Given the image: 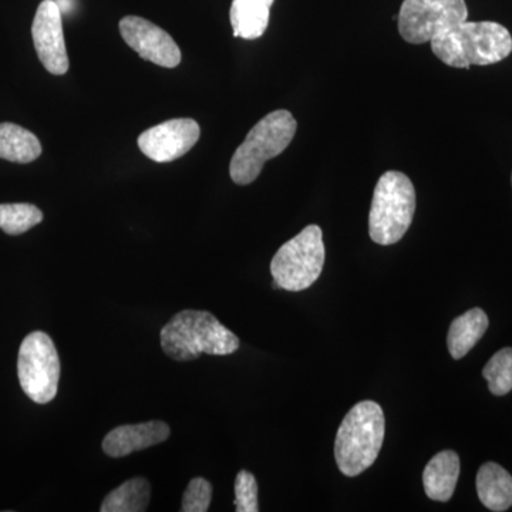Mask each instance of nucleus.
I'll return each mask as SVG.
<instances>
[{
  "label": "nucleus",
  "mask_w": 512,
  "mask_h": 512,
  "mask_svg": "<svg viewBox=\"0 0 512 512\" xmlns=\"http://www.w3.org/2000/svg\"><path fill=\"white\" fill-rule=\"evenodd\" d=\"M416 211V190L400 171H387L377 181L369 214V234L379 245H393L409 231Z\"/></svg>",
  "instance_id": "39448f33"
},
{
  "label": "nucleus",
  "mask_w": 512,
  "mask_h": 512,
  "mask_svg": "<svg viewBox=\"0 0 512 512\" xmlns=\"http://www.w3.org/2000/svg\"><path fill=\"white\" fill-rule=\"evenodd\" d=\"M161 348L165 355L177 362L198 359L205 353L228 356L239 349L235 333L210 312H178L160 332Z\"/></svg>",
  "instance_id": "f03ea898"
},
{
  "label": "nucleus",
  "mask_w": 512,
  "mask_h": 512,
  "mask_svg": "<svg viewBox=\"0 0 512 512\" xmlns=\"http://www.w3.org/2000/svg\"><path fill=\"white\" fill-rule=\"evenodd\" d=\"M488 325V316L480 308L470 309L454 319L447 336L448 350L453 359H463L483 338Z\"/></svg>",
  "instance_id": "dca6fc26"
},
{
  "label": "nucleus",
  "mask_w": 512,
  "mask_h": 512,
  "mask_svg": "<svg viewBox=\"0 0 512 512\" xmlns=\"http://www.w3.org/2000/svg\"><path fill=\"white\" fill-rule=\"evenodd\" d=\"M235 510L258 512V483L248 471H239L235 480Z\"/></svg>",
  "instance_id": "412c9836"
},
{
  "label": "nucleus",
  "mask_w": 512,
  "mask_h": 512,
  "mask_svg": "<svg viewBox=\"0 0 512 512\" xmlns=\"http://www.w3.org/2000/svg\"><path fill=\"white\" fill-rule=\"evenodd\" d=\"M467 18L466 0H404L397 16L400 35L412 45L431 42Z\"/></svg>",
  "instance_id": "6e6552de"
},
{
  "label": "nucleus",
  "mask_w": 512,
  "mask_h": 512,
  "mask_svg": "<svg viewBox=\"0 0 512 512\" xmlns=\"http://www.w3.org/2000/svg\"><path fill=\"white\" fill-rule=\"evenodd\" d=\"M325 244L319 225H309L285 242L271 262L276 288L301 292L318 281L325 265Z\"/></svg>",
  "instance_id": "423d86ee"
},
{
  "label": "nucleus",
  "mask_w": 512,
  "mask_h": 512,
  "mask_svg": "<svg viewBox=\"0 0 512 512\" xmlns=\"http://www.w3.org/2000/svg\"><path fill=\"white\" fill-rule=\"evenodd\" d=\"M43 221V212L32 204H0V229L8 235L28 232Z\"/></svg>",
  "instance_id": "6ab92c4d"
},
{
  "label": "nucleus",
  "mask_w": 512,
  "mask_h": 512,
  "mask_svg": "<svg viewBox=\"0 0 512 512\" xmlns=\"http://www.w3.org/2000/svg\"><path fill=\"white\" fill-rule=\"evenodd\" d=\"M212 500V485L205 478L197 477L190 481L181 504L184 512H207Z\"/></svg>",
  "instance_id": "4be33fe9"
},
{
  "label": "nucleus",
  "mask_w": 512,
  "mask_h": 512,
  "mask_svg": "<svg viewBox=\"0 0 512 512\" xmlns=\"http://www.w3.org/2000/svg\"><path fill=\"white\" fill-rule=\"evenodd\" d=\"M18 376L23 392L37 404L52 402L59 389L60 359L45 332H33L20 345Z\"/></svg>",
  "instance_id": "0eeeda50"
},
{
  "label": "nucleus",
  "mask_w": 512,
  "mask_h": 512,
  "mask_svg": "<svg viewBox=\"0 0 512 512\" xmlns=\"http://www.w3.org/2000/svg\"><path fill=\"white\" fill-rule=\"evenodd\" d=\"M460 476V458L451 450L436 454L423 473L424 491L433 501L447 503L453 497Z\"/></svg>",
  "instance_id": "ddd939ff"
},
{
  "label": "nucleus",
  "mask_w": 512,
  "mask_h": 512,
  "mask_svg": "<svg viewBox=\"0 0 512 512\" xmlns=\"http://www.w3.org/2000/svg\"><path fill=\"white\" fill-rule=\"evenodd\" d=\"M119 28L124 42L141 59L167 69H174L181 63L183 55L173 37L150 20L126 16L120 20Z\"/></svg>",
  "instance_id": "1a4fd4ad"
},
{
  "label": "nucleus",
  "mask_w": 512,
  "mask_h": 512,
  "mask_svg": "<svg viewBox=\"0 0 512 512\" xmlns=\"http://www.w3.org/2000/svg\"><path fill=\"white\" fill-rule=\"evenodd\" d=\"M42 154L35 134L13 123L0 124V158L12 163L29 164Z\"/></svg>",
  "instance_id": "f3484780"
},
{
  "label": "nucleus",
  "mask_w": 512,
  "mask_h": 512,
  "mask_svg": "<svg viewBox=\"0 0 512 512\" xmlns=\"http://www.w3.org/2000/svg\"><path fill=\"white\" fill-rule=\"evenodd\" d=\"M37 56L47 72L63 76L69 72V56L64 42L62 10L55 0H43L32 25Z\"/></svg>",
  "instance_id": "9b49d317"
},
{
  "label": "nucleus",
  "mask_w": 512,
  "mask_h": 512,
  "mask_svg": "<svg viewBox=\"0 0 512 512\" xmlns=\"http://www.w3.org/2000/svg\"><path fill=\"white\" fill-rule=\"evenodd\" d=\"M477 493L488 510L507 511L512 507V477L495 463H485L477 473Z\"/></svg>",
  "instance_id": "2eb2a0df"
},
{
  "label": "nucleus",
  "mask_w": 512,
  "mask_h": 512,
  "mask_svg": "<svg viewBox=\"0 0 512 512\" xmlns=\"http://www.w3.org/2000/svg\"><path fill=\"white\" fill-rule=\"evenodd\" d=\"M274 2L275 0H232L229 20L234 36L255 40L264 35Z\"/></svg>",
  "instance_id": "4468645a"
},
{
  "label": "nucleus",
  "mask_w": 512,
  "mask_h": 512,
  "mask_svg": "<svg viewBox=\"0 0 512 512\" xmlns=\"http://www.w3.org/2000/svg\"><path fill=\"white\" fill-rule=\"evenodd\" d=\"M431 50L441 62L456 69L490 66L512 53L510 30L495 22H463L431 40Z\"/></svg>",
  "instance_id": "f257e3e1"
},
{
  "label": "nucleus",
  "mask_w": 512,
  "mask_h": 512,
  "mask_svg": "<svg viewBox=\"0 0 512 512\" xmlns=\"http://www.w3.org/2000/svg\"><path fill=\"white\" fill-rule=\"evenodd\" d=\"M295 117L291 111L276 110L258 121L244 143L235 151L229 164V175L238 185L254 183L266 161L284 153L296 134Z\"/></svg>",
  "instance_id": "20e7f679"
},
{
  "label": "nucleus",
  "mask_w": 512,
  "mask_h": 512,
  "mask_svg": "<svg viewBox=\"0 0 512 512\" xmlns=\"http://www.w3.org/2000/svg\"><path fill=\"white\" fill-rule=\"evenodd\" d=\"M384 413L375 402L357 403L343 419L335 441V458L346 477H356L372 467L384 441Z\"/></svg>",
  "instance_id": "7ed1b4c3"
},
{
  "label": "nucleus",
  "mask_w": 512,
  "mask_h": 512,
  "mask_svg": "<svg viewBox=\"0 0 512 512\" xmlns=\"http://www.w3.org/2000/svg\"><path fill=\"white\" fill-rule=\"evenodd\" d=\"M150 484L146 478L136 477L111 491L103 503L101 512H143L150 503Z\"/></svg>",
  "instance_id": "a211bd4d"
},
{
  "label": "nucleus",
  "mask_w": 512,
  "mask_h": 512,
  "mask_svg": "<svg viewBox=\"0 0 512 512\" xmlns=\"http://www.w3.org/2000/svg\"><path fill=\"white\" fill-rule=\"evenodd\" d=\"M488 389L495 396H505L512 390V349L495 353L483 370Z\"/></svg>",
  "instance_id": "aec40b11"
},
{
  "label": "nucleus",
  "mask_w": 512,
  "mask_h": 512,
  "mask_svg": "<svg viewBox=\"0 0 512 512\" xmlns=\"http://www.w3.org/2000/svg\"><path fill=\"white\" fill-rule=\"evenodd\" d=\"M170 426L164 421H146L116 427L103 440V451L113 458L126 457L134 451L146 450L170 439Z\"/></svg>",
  "instance_id": "f8f14e48"
},
{
  "label": "nucleus",
  "mask_w": 512,
  "mask_h": 512,
  "mask_svg": "<svg viewBox=\"0 0 512 512\" xmlns=\"http://www.w3.org/2000/svg\"><path fill=\"white\" fill-rule=\"evenodd\" d=\"M201 128L192 119L164 121L138 137L141 153L156 163H171L185 156L200 140Z\"/></svg>",
  "instance_id": "9d476101"
}]
</instances>
